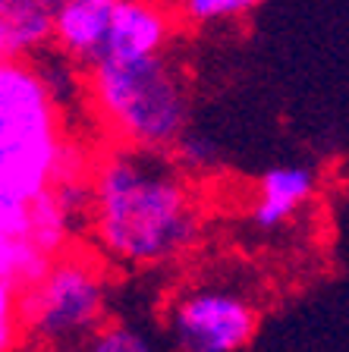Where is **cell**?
I'll list each match as a JSON object with an SVG mask.
<instances>
[{
	"label": "cell",
	"instance_id": "obj_1",
	"mask_svg": "<svg viewBox=\"0 0 349 352\" xmlns=\"http://www.w3.org/2000/svg\"><path fill=\"white\" fill-rule=\"evenodd\" d=\"M85 230L107 264L173 267L204 239L202 195L170 154L107 145L92 161Z\"/></svg>",
	"mask_w": 349,
	"mask_h": 352
},
{
	"label": "cell",
	"instance_id": "obj_2",
	"mask_svg": "<svg viewBox=\"0 0 349 352\" xmlns=\"http://www.w3.org/2000/svg\"><path fill=\"white\" fill-rule=\"evenodd\" d=\"M82 95L107 145L170 154L189 132V85L170 54L132 63L101 60L82 76Z\"/></svg>",
	"mask_w": 349,
	"mask_h": 352
},
{
	"label": "cell",
	"instance_id": "obj_3",
	"mask_svg": "<svg viewBox=\"0 0 349 352\" xmlns=\"http://www.w3.org/2000/svg\"><path fill=\"white\" fill-rule=\"evenodd\" d=\"M66 104L35 60L0 63V201L32 205L54 186L70 148Z\"/></svg>",
	"mask_w": 349,
	"mask_h": 352
},
{
	"label": "cell",
	"instance_id": "obj_4",
	"mask_svg": "<svg viewBox=\"0 0 349 352\" xmlns=\"http://www.w3.org/2000/svg\"><path fill=\"white\" fill-rule=\"evenodd\" d=\"M110 321V274L95 249L70 245L22 289V337L35 352L82 349Z\"/></svg>",
	"mask_w": 349,
	"mask_h": 352
},
{
	"label": "cell",
	"instance_id": "obj_5",
	"mask_svg": "<svg viewBox=\"0 0 349 352\" xmlns=\"http://www.w3.org/2000/svg\"><path fill=\"white\" fill-rule=\"evenodd\" d=\"M262 308L242 280L211 274L182 283L164 308L176 352H246L258 337Z\"/></svg>",
	"mask_w": 349,
	"mask_h": 352
},
{
	"label": "cell",
	"instance_id": "obj_6",
	"mask_svg": "<svg viewBox=\"0 0 349 352\" xmlns=\"http://www.w3.org/2000/svg\"><path fill=\"white\" fill-rule=\"evenodd\" d=\"M318 167H312L306 161H284L268 167L258 176L252 198H248V227L264 236L290 227L293 220L312 205V198L318 195Z\"/></svg>",
	"mask_w": 349,
	"mask_h": 352
},
{
	"label": "cell",
	"instance_id": "obj_7",
	"mask_svg": "<svg viewBox=\"0 0 349 352\" xmlns=\"http://www.w3.org/2000/svg\"><path fill=\"white\" fill-rule=\"evenodd\" d=\"M176 22L180 19L170 0H120L101 60L132 63V60L164 57L170 54Z\"/></svg>",
	"mask_w": 349,
	"mask_h": 352
},
{
	"label": "cell",
	"instance_id": "obj_8",
	"mask_svg": "<svg viewBox=\"0 0 349 352\" xmlns=\"http://www.w3.org/2000/svg\"><path fill=\"white\" fill-rule=\"evenodd\" d=\"M120 0H57L54 47L76 69H92L101 60L107 32Z\"/></svg>",
	"mask_w": 349,
	"mask_h": 352
},
{
	"label": "cell",
	"instance_id": "obj_9",
	"mask_svg": "<svg viewBox=\"0 0 349 352\" xmlns=\"http://www.w3.org/2000/svg\"><path fill=\"white\" fill-rule=\"evenodd\" d=\"M57 0H0V63L38 60L54 44Z\"/></svg>",
	"mask_w": 349,
	"mask_h": 352
},
{
	"label": "cell",
	"instance_id": "obj_10",
	"mask_svg": "<svg viewBox=\"0 0 349 352\" xmlns=\"http://www.w3.org/2000/svg\"><path fill=\"white\" fill-rule=\"evenodd\" d=\"M170 3L176 10V19L186 25H195V29L240 19L258 7L255 0H170Z\"/></svg>",
	"mask_w": 349,
	"mask_h": 352
},
{
	"label": "cell",
	"instance_id": "obj_11",
	"mask_svg": "<svg viewBox=\"0 0 349 352\" xmlns=\"http://www.w3.org/2000/svg\"><path fill=\"white\" fill-rule=\"evenodd\" d=\"M79 352H154V343L126 321H107Z\"/></svg>",
	"mask_w": 349,
	"mask_h": 352
},
{
	"label": "cell",
	"instance_id": "obj_12",
	"mask_svg": "<svg viewBox=\"0 0 349 352\" xmlns=\"http://www.w3.org/2000/svg\"><path fill=\"white\" fill-rule=\"evenodd\" d=\"M170 157L176 161V167L182 170L186 176H198V173H208L220 164V148L214 139L208 135H198V132H186L180 139V145L170 151Z\"/></svg>",
	"mask_w": 349,
	"mask_h": 352
},
{
	"label": "cell",
	"instance_id": "obj_13",
	"mask_svg": "<svg viewBox=\"0 0 349 352\" xmlns=\"http://www.w3.org/2000/svg\"><path fill=\"white\" fill-rule=\"evenodd\" d=\"M25 346L22 337V289L0 277V352H16Z\"/></svg>",
	"mask_w": 349,
	"mask_h": 352
}]
</instances>
